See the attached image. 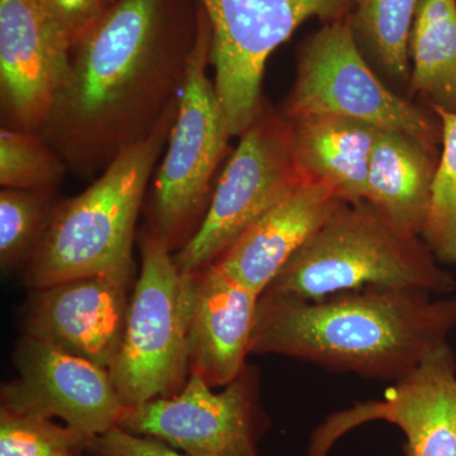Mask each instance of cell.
Returning <instances> with one entry per match:
<instances>
[{
  "label": "cell",
  "mask_w": 456,
  "mask_h": 456,
  "mask_svg": "<svg viewBox=\"0 0 456 456\" xmlns=\"http://www.w3.org/2000/svg\"><path fill=\"white\" fill-rule=\"evenodd\" d=\"M88 450L95 456H188L161 441L131 434L118 426L90 439Z\"/></svg>",
  "instance_id": "cell-26"
},
{
  "label": "cell",
  "mask_w": 456,
  "mask_h": 456,
  "mask_svg": "<svg viewBox=\"0 0 456 456\" xmlns=\"http://www.w3.org/2000/svg\"><path fill=\"white\" fill-rule=\"evenodd\" d=\"M411 92L456 113V0H421L410 38Z\"/></svg>",
  "instance_id": "cell-19"
},
{
  "label": "cell",
  "mask_w": 456,
  "mask_h": 456,
  "mask_svg": "<svg viewBox=\"0 0 456 456\" xmlns=\"http://www.w3.org/2000/svg\"><path fill=\"white\" fill-rule=\"evenodd\" d=\"M53 31L71 47L110 8L108 0H36Z\"/></svg>",
  "instance_id": "cell-25"
},
{
  "label": "cell",
  "mask_w": 456,
  "mask_h": 456,
  "mask_svg": "<svg viewBox=\"0 0 456 456\" xmlns=\"http://www.w3.org/2000/svg\"><path fill=\"white\" fill-rule=\"evenodd\" d=\"M211 45V27L200 9L178 110L152 185L150 228L170 248L184 245L193 235L198 217L203 220L213 178L232 137L215 82L207 73Z\"/></svg>",
  "instance_id": "cell-5"
},
{
  "label": "cell",
  "mask_w": 456,
  "mask_h": 456,
  "mask_svg": "<svg viewBox=\"0 0 456 456\" xmlns=\"http://www.w3.org/2000/svg\"><path fill=\"white\" fill-rule=\"evenodd\" d=\"M269 425L246 368L218 393L202 375L191 373L176 395L127 408L118 428L188 456H260L257 446Z\"/></svg>",
  "instance_id": "cell-10"
},
{
  "label": "cell",
  "mask_w": 456,
  "mask_h": 456,
  "mask_svg": "<svg viewBox=\"0 0 456 456\" xmlns=\"http://www.w3.org/2000/svg\"><path fill=\"white\" fill-rule=\"evenodd\" d=\"M344 200L307 182L255 222L215 261L222 273L261 296L303 244Z\"/></svg>",
  "instance_id": "cell-16"
},
{
  "label": "cell",
  "mask_w": 456,
  "mask_h": 456,
  "mask_svg": "<svg viewBox=\"0 0 456 456\" xmlns=\"http://www.w3.org/2000/svg\"><path fill=\"white\" fill-rule=\"evenodd\" d=\"M305 183L294 156L292 122L263 103L222 170L200 226L174 255L175 265L183 274L211 265Z\"/></svg>",
  "instance_id": "cell-7"
},
{
  "label": "cell",
  "mask_w": 456,
  "mask_h": 456,
  "mask_svg": "<svg viewBox=\"0 0 456 456\" xmlns=\"http://www.w3.org/2000/svg\"><path fill=\"white\" fill-rule=\"evenodd\" d=\"M303 178L334 191L344 202L367 200L371 152L382 130L338 116L289 119Z\"/></svg>",
  "instance_id": "cell-17"
},
{
  "label": "cell",
  "mask_w": 456,
  "mask_h": 456,
  "mask_svg": "<svg viewBox=\"0 0 456 456\" xmlns=\"http://www.w3.org/2000/svg\"><path fill=\"white\" fill-rule=\"evenodd\" d=\"M368 288L446 296L456 281L422 237L399 230L364 200L341 203L266 290L320 301Z\"/></svg>",
  "instance_id": "cell-3"
},
{
  "label": "cell",
  "mask_w": 456,
  "mask_h": 456,
  "mask_svg": "<svg viewBox=\"0 0 456 456\" xmlns=\"http://www.w3.org/2000/svg\"><path fill=\"white\" fill-rule=\"evenodd\" d=\"M211 27L215 86L228 128L241 136L259 114L273 51L311 18L347 20L356 0H198Z\"/></svg>",
  "instance_id": "cell-9"
},
{
  "label": "cell",
  "mask_w": 456,
  "mask_h": 456,
  "mask_svg": "<svg viewBox=\"0 0 456 456\" xmlns=\"http://www.w3.org/2000/svg\"><path fill=\"white\" fill-rule=\"evenodd\" d=\"M421 0H356L349 17L359 46H364L393 77L407 80L410 38Z\"/></svg>",
  "instance_id": "cell-20"
},
{
  "label": "cell",
  "mask_w": 456,
  "mask_h": 456,
  "mask_svg": "<svg viewBox=\"0 0 456 456\" xmlns=\"http://www.w3.org/2000/svg\"><path fill=\"white\" fill-rule=\"evenodd\" d=\"M288 119L338 116L401 132L431 149L443 143L439 117L392 93L369 68L349 18L326 23L303 44L298 73L285 102Z\"/></svg>",
  "instance_id": "cell-8"
},
{
  "label": "cell",
  "mask_w": 456,
  "mask_h": 456,
  "mask_svg": "<svg viewBox=\"0 0 456 456\" xmlns=\"http://www.w3.org/2000/svg\"><path fill=\"white\" fill-rule=\"evenodd\" d=\"M132 266L36 289L26 335L110 369L125 330Z\"/></svg>",
  "instance_id": "cell-13"
},
{
  "label": "cell",
  "mask_w": 456,
  "mask_h": 456,
  "mask_svg": "<svg viewBox=\"0 0 456 456\" xmlns=\"http://www.w3.org/2000/svg\"><path fill=\"white\" fill-rule=\"evenodd\" d=\"M121 344L110 371L126 407L180 391L189 368L188 329L194 274H183L170 246L150 228Z\"/></svg>",
  "instance_id": "cell-6"
},
{
  "label": "cell",
  "mask_w": 456,
  "mask_h": 456,
  "mask_svg": "<svg viewBox=\"0 0 456 456\" xmlns=\"http://www.w3.org/2000/svg\"><path fill=\"white\" fill-rule=\"evenodd\" d=\"M14 362L18 377L3 386V408L60 419L89 440L121 424L127 407L110 369L27 335Z\"/></svg>",
  "instance_id": "cell-12"
},
{
  "label": "cell",
  "mask_w": 456,
  "mask_h": 456,
  "mask_svg": "<svg viewBox=\"0 0 456 456\" xmlns=\"http://www.w3.org/2000/svg\"><path fill=\"white\" fill-rule=\"evenodd\" d=\"M260 296L237 284L216 264L194 274L188 347L191 373L226 387L245 370Z\"/></svg>",
  "instance_id": "cell-15"
},
{
  "label": "cell",
  "mask_w": 456,
  "mask_h": 456,
  "mask_svg": "<svg viewBox=\"0 0 456 456\" xmlns=\"http://www.w3.org/2000/svg\"><path fill=\"white\" fill-rule=\"evenodd\" d=\"M68 165L37 132L0 130V184L20 191H53Z\"/></svg>",
  "instance_id": "cell-22"
},
{
  "label": "cell",
  "mask_w": 456,
  "mask_h": 456,
  "mask_svg": "<svg viewBox=\"0 0 456 456\" xmlns=\"http://www.w3.org/2000/svg\"><path fill=\"white\" fill-rule=\"evenodd\" d=\"M373 421L403 432L407 456H456V356L448 342L393 383L382 398L327 417L311 435L308 456H329L344 435Z\"/></svg>",
  "instance_id": "cell-11"
},
{
  "label": "cell",
  "mask_w": 456,
  "mask_h": 456,
  "mask_svg": "<svg viewBox=\"0 0 456 456\" xmlns=\"http://www.w3.org/2000/svg\"><path fill=\"white\" fill-rule=\"evenodd\" d=\"M178 103L149 137L123 150L79 196L57 204L28 256L35 289L134 265L132 244L147 184L167 146Z\"/></svg>",
  "instance_id": "cell-4"
},
{
  "label": "cell",
  "mask_w": 456,
  "mask_h": 456,
  "mask_svg": "<svg viewBox=\"0 0 456 456\" xmlns=\"http://www.w3.org/2000/svg\"><path fill=\"white\" fill-rule=\"evenodd\" d=\"M70 51L36 0H0L2 127L40 131L64 80Z\"/></svg>",
  "instance_id": "cell-14"
},
{
  "label": "cell",
  "mask_w": 456,
  "mask_h": 456,
  "mask_svg": "<svg viewBox=\"0 0 456 456\" xmlns=\"http://www.w3.org/2000/svg\"><path fill=\"white\" fill-rule=\"evenodd\" d=\"M196 36L174 31L167 0L110 5L71 47L37 134L75 175L98 176L178 103Z\"/></svg>",
  "instance_id": "cell-1"
},
{
  "label": "cell",
  "mask_w": 456,
  "mask_h": 456,
  "mask_svg": "<svg viewBox=\"0 0 456 456\" xmlns=\"http://www.w3.org/2000/svg\"><path fill=\"white\" fill-rule=\"evenodd\" d=\"M74 456H80V454H77V455H74Z\"/></svg>",
  "instance_id": "cell-27"
},
{
  "label": "cell",
  "mask_w": 456,
  "mask_h": 456,
  "mask_svg": "<svg viewBox=\"0 0 456 456\" xmlns=\"http://www.w3.org/2000/svg\"><path fill=\"white\" fill-rule=\"evenodd\" d=\"M88 444V437L53 419L0 408V456H74Z\"/></svg>",
  "instance_id": "cell-24"
},
{
  "label": "cell",
  "mask_w": 456,
  "mask_h": 456,
  "mask_svg": "<svg viewBox=\"0 0 456 456\" xmlns=\"http://www.w3.org/2000/svg\"><path fill=\"white\" fill-rule=\"evenodd\" d=\"M439 150L395 131H380L371 152L367 200L408 235L422 236Z\"/></svg>",
  "instance_id": "cell-18"
},
{
  "label": "cell",
  "mask_w": 456,
  "mask_h": 456,
  "mask_svg": "<svg viewBox=\"0 0 456 456\" xmlns=\"http://www.w3.org/2000/svg\"><path fill=\"white\" fill-rule=\"evenodd\" d=\"M456 329V297L368 288L305 301L260 296L250 354H277L334 371L398 382Z\"/></svg>",
  "instance_id": "cell-2"
},
{
  "label": "cell",
  "mask_w": 456,
  "mask_h": 456,
  "mask_svg": "<svg viewBox=\"0 0 456 456\" xmlns=\"http://www.w3.org/2000/svg\"><path fill=\"white\" fill-rule=\"evenodd\" d=\"M53 191H0V263L3 268L28 257L49 224Z\"/></svg>",
  "instance_id": "cell-23"
},
{
  "label": "cell",
  "mask_w": 456,
  "mask_h": 456,
  "mask_svg": "<svg viewBox=\"0 0 456 456\" xmlns=\"http://www.w3.org/2000/svg\"><path fill=\"white\" fill-rule=\"evenodd\" d=\"M443 128V149L435 170L430 211L422 240L440 264L456 265V113L432 110Z\"/></svg>",
  "instance_id": "cell-21"
}]
</instances>
